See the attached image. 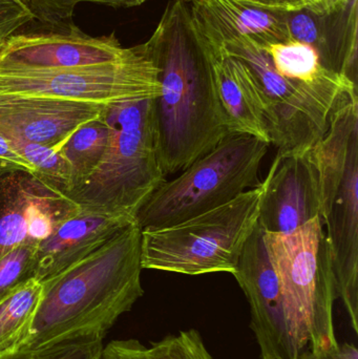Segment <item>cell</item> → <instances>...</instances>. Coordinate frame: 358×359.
<instances>
[{"label": "cell", "mask_w": 358, "mask_h": 359, "mask_svg": "<svg viewBox=\"0 0 358 359\" xmlns=\"http://www.w3.org/2000/svg\"><path fill=\"white\" fill-rule=\"evenodd\" d=\"M144 46L159 71L161 94L153 99V128L167 178L229 133L216 94L214 52L195 25L189 2H172Z\"/></svg>", "instance_id": "cell-1"}, {"label": "cell", "mask_w": 358, "mask_h": 359, "mask_svg": "<svg viewBox=\"0 0 358 359\" xmlns=\"http://www.w3.org/2000/svg\"><path fill=\"white\" fill-rule=\"evenodd\" d=\"M137 222L94 252L42 283L43 293L20 349L35 351L76 335L104 337L144 290Z\"/></svg>", "instance_id": "cell-2"}, {"label": "cell", "mask_w": 358, "mask_h": 359, "mask_svg": "<svg viewBox=\"0 0 358 359\" xmlns=\"http://www.w3.org/2000/svg\"><path fill=\"white\" fill-rule=\"evenodd\" d=\"M319 170L321 217L338 299L358 333V95L343 97L311 147Z\"/></svg>", "instance_id": "cell-3"}, {"label": "cell", "mask_w": 358, "mask_h": 359, "mask_svg": "<svg viewBox=\"0 0 358 359\" xmlns=\"http://www.w3.org/2000/svg\"><path fill=\"white\" fill-rule=\"evenodd\" d=\"M106 149L85 183L67 194L83 211L136 219L147 198L166 180L158 158L153 99L107 105Z\"/></svg>", "instance_id": "cell-4"}, {"label": "cell", "mask_w": 358, "mask_h": 359, "mask_svg": "<svg viewBox=\"0 0 358 359\" xmlns=\"http://www.w3.org/2000/svg\"><path fill=\"white\" fill-rule=\"evenodd\" d=\"M267 180L227 204L165 227L141 231L143 269L185 276L233 274L258 226Z\"/></svg>", "instance_id": "cell-5"}, {"label": "cell", "mask_w": 358, "mask_h": 359, "mask_svg": "<svg viewBox=\"0 0 358 359\" xmlns=\"http://www.w3.org/2000/svg\"><path fill=\"white\" fill-rule=\"evenodd\" d=\"M264 242L277 272L286 320L298 353L338 347L333 323L336 278L321 217L291 233L264 231Z\"/></svg>", "instance_id": "cell-6"}, {"label": "cell", "mask_w": 358, "mask_h": 359, "mask_svg": "<svg viewBox=\"0 0 358 359\" xmlns=\"http://www.w3.org/2000/svg\"><path fill=\"white\" fill-rule=\"evenodd\" d=\"M269 145L249 135H227L177 178L165 180L139 209L137 224L165 227L227 204L260 184Z\"/></svg>", "instance_id": "cell-7"}, {"label": "cell", "mask_w": 358, "mask_h": 359, "mask_svg": "<svg viewBox=\"0 0 358 359\" xmlns=\"http://www.w3.org/2000/svg\"><path fill=\"white\" fill-rule=\"evenodd\" d=\"M160 94L159 71L144 43L132 46L126 58L116 62L0 74V95L111 105Z\"/></svg>", "instance_id": "cell-8"}, {"label": "cell", "mask_w": 358, "mask_h": 359, "mask_svg": "<svg viewBox=\"0 0 358 359\" xmlns=\"http://www.w3.org/2000/svg\"><path fill=\"white\" fill-rule=\"evenodd\" d=\"M82 209L32 172L0 162V259L22 244H39Z\"/></svg>", "instance_id": "cell-9"}, {"label": "cell", "mask_w": 358, "mask_h": 359, "mask_svg": "<svg viewBox=\"0 0 358 359\" xmlns=\"http://www.w3.org/2000/svg\"><path fill=\"white\" fill-rule=\"evenodd\" d=\"M233 276L249 303L250 327L262 359H298L300 353L290 335L277 272L259 224L246 242Z\"/></svg>", "instance_id": "cell-10"}, {"label": "cell", "mask_w": 358, "mask_h": 359, "mask_svg": "<svg viewBox=\"0 0 358 359\" xmlns=\"http://www.w3.org/2000/svg\"><path fill=\"white\" fill-rule=\"evenodd\" d=\"M132 52L115 34L92 37L75 25L46 33L16 34L0 48V74L105 65Z\"/></svg>", "instance_id": "cell-11"}, {"label": "cell", "mask_w": 358, "mask_h": 359, "mask_svg": "<svg viewBox=\"0 0 358 359\" xmlns=\"http://www.w3.org/2000/svg\"><path fill=\"white\" fill-rule=\"evenodd\" d=\"M284 13L292 40L315 48L324 69L357 86L358 0H312Z\"/></svg>", "instance_id": "cell-12"}, {"label": "cell", "mask_w": 358, "mask_h": 359, "mask_svg": "<svg viewBox=\"0 0 358 359\" xmlns=\"http://www.w3.org/2000/svg\"><path fill=\"white\" fill-rule=\"evenodd\" d=\"M266 180L258 222L265 232L291 233L319 217V170L311 149L303 155L275 156Z\"/></svg>", "instance_id": "cell-13"}, {"label": "cell", "mask_w": 358, "mask_h": 359, "mask_svg": "<svg viewBox=\"0 0 358 359\" xmlns=\"http://www.w3.org/2000/svg\"><path fill=\"white\" fill-rule=\"evenodd\" d=\"M107 105L39 97L0 95V135L58 151L79 126L102 115Z\"/></svg>", "instance_id": "cell-14"}, {"label": "cell", "mask_w": 358, "mask_h": 359, "mask_svg": "<svg viewBox=\"0 0 358 359\" xmlns=\"http://www.w3.org/2000/svg\"><path fill=\"white\" fill-rule=\"evenodd\" d=\"M136 219L125 215L80 211L61 222L37 245L35 278L50 280L109 242Z\"/></svg>", "instance_id": "cell-15"}, {"label": "cell", "mask_w": 358, "mask_h": 359, "mask_svg": "<svg viewBox=\"0 0 358 359\" xmlns=\"http://www.w3.org/2000/svg\"><path fill=\"white\" fill-rule=\"evenodd\" d=\"M195 25L212 46L249 38L264 48L292 41L285 13L265 10L242 0H193Z\"/></svg>", "instance_id": "cell-16"}, {"label": "cell", "mask_w": 358, "mask_h": 359, "mask_svg": "<svg viewBox=\"0 0 358 359\" xmlns=\"http://www.w3.org/2000/svg\"><path fill=\"white\" fill-rule=\"evenodd\" d=\"M212 52L216 94L229 134L249 135L270 144L264 102L254 76L237 59Z\"/></svg>", "instance_id": "cell-17"}, {"label": "cell", "mask_w": 358, "mask_h": 359, "mask_svg": "<svg viewBox=\"0 0 358 359\" xmlns=\"http://www.w3.org/2000/svg\"><path fill=\"white\" fill-rule=\"evenodd\" d=\"M109 130L102 115L79 126L61 145L71 170V190L80 187L97 170L109 142Z\"/></svg>", "instance_id": "cell-18"}, {"label": "cell", "mask_w": 358, "mask_h": 359, "mask_svg": "<svg viewBox=\"0 0 358 359\" xmlns=\"http://www.w3.org/2000/svg\"><path fill=\"white\" fill-rule=\"evenodd\" d=\"M43 285L32 278L0 299V353L20 349L35 318Z\"/></svg>", "instance_id": "cell-19"}, {"label": "cell", "mask_w": 358, "mask_h": 359, "mask_svg": "<svg viewBox=\"0 0 358 359\" xmlns=\"http://www.w3.org/2000/svg\"><path fill=\"white\" fill-rule=\"evenodd\" d=\"M275 71L294 81H315L324 72L315 48L300 41L277 43L267 48Z\"/></svg>", "instance_id": "cell-20"}, {"label": "cell", "mask_w": 358, "mask_h": 359, "mask_svg": "<svg viewBox=\"0 0 358 359\" xmlns=\"http://www.w3.org/2000/svg\"><path fill=\"white\" fill-rule=\"evenodd\" d=\"M10 141L15 151L32 166L35 176L67 196L71 190V170L60 151L36 143Z\"/></svg>", "instance_id": "cell-21"}, {"label": "cell", "mask_w": 358, "mask_h": 359, "mask_svg": "<svg viewBox=\"0 0 358 359\" xmlns=\"http://www.w3.org/2000/svg\"><path fill=\"white\" fill-rule=\"evenodd\" d=\"M35 19L55 29H69L73 23L76 6L80 2H94L111 8H134L145 0H23Z\"/></svg>", "instance_id": "cell-22"}, {"label": "cell", "mask_w": 358, "mask_h": 359, "mask_svg": "<svg viewBox=\"0 0 358 359\" xmlns=\"http://www.w3.org/2000/svg\"><path fill=\"white\" fill-rule=\"evenodd\" d=\"M36 244H22L0 259V299L35 278Z\"/></svg>", "instance_id": "cell-23"}, {"label": "cell", "mask_w": 358, "mask_h": 359, "mask_svg": "<svg viewBox=\"0 0 358 359\" xmlns=\"http://www.w3.org/2000/svg\"><path fill=\"white\" fill-rule=\"evenodd\" d=\"M103 339L99 335H76L35 350L33 359H101Z\"/></svg>", "instance_id": "cell-24"}, {"label": "cell", "mask_w": 358, "mask_h": 359, "mask_svg": "<svg viewBox=\"0 0 358 359\" xmlns=\"http://www.w3.org/2000/svg\"><path fill=\"white\" fill-rule=\"evenodd\" d=\"M149 349L153 359H214L195 329L167 335L153 343Z\"/></svg>", "instance_id": "cell-25"}, {"label": "cell", "mask_w": 358, "mask_h": 359, "mask_svg": "<svg viewBox=\"0 0 358 359\" xmlns=\"http://www.w3.org/2000/svg\"><path fill=\"white\" fill-rule=\"evenodd\" d=\"M35 19L22 0H0V48Z\"/></svg>", "instance_id": "cell-26"}, {"label": "cell", "mask_w": 358, "mask_h": 359, "mask_svg": "<svg viewBox=\"0 0 358 359\" xmlns=\"http://www.w3.org/2000/svg\"><path fill=\"white\" fill-rule=\"evenodd\" d=\"M101 359H153L151 349L137 339L113 341L103 347Z\"/></svg>", "instance_id": "cell-27"}, {"label": "cell", "mask_w": 358, "mask_h": 359, "mask_svg": "<svg viewBox=\"0 0 358 359\" xmlns=\"http://www.w3.org/2000/svg\"><path fill=\"white\" fill-rule=\"evenodd\" d=\"M298 359H358V350L353 344H338V347L323 352L305 350Z\"/></svg>", "instance_id": "cell-28"}, {"label": "cell", "mask_w": 358, "mask_h": 359, "mask_svg": "<svg viewBox=\"0 0 358 359\" xmlns=\"http://www.w3.org/2000/svg\"><path fill=\"white\" fill-rule=\"evenodd\" d=\"M242 1L265 8V10L275 11V12H294V11L302 10L312 0H242Z\"/></svg>", "instance_id": "cell-29"}, {"label": "cell", "mask_w": 358, "mask_h": 359, "mask_svg": "<svg viewBox=\"0 0 358 359\" xmlns=\"http://www.w3.org/2000/svg\"><path fill=\"white\" fill-rule=\"evenodd\" d=\"M0 162L8 164V165L16 166V168L27 170L34 175L32 166L21 157L20 154L15 151L12 142L2 135H0Z\"/></svg>", "instance_id": "cell-30"}, {"label": "cell", "mask_w": 358, "mask_h": 359, "mask_svg": "<svg viewBox=\"0 0 358 359\" xmlns=\"http://www.w3.org/2000/svg\"><path fill=\"white\" fill-rule=\"evenodd\" d=\"M33 351L27 349L11 350L0 353V359H33Z\"/></svg>", "instance_id": "cell-31"}, {"label": "cell", "mask_w": 358, "mask_h": 359, "mask_svg": "<svg viewBox=\"0 0 358 359\" xmlns=\"http://www.w3.org/2000/svg\"><path fill=\"white\" fill-rule=\"evenodd\" d=\"M183 1L191 2L193 1V0H183Z\"/></svg>", "instance_id": "cell-32"}, {"label": "cell", "mask_w": 358, "mask_h": 359, "mask_svg": "<svg viewBox=\"0 0 358 359\" xmlns=\"http://www.w3.org/2000/svg\"><path fill=\"white\" fill-rule=\"evenodd\" d=\"M22 1H23V0H22Z\"/></svg>", "instance_id": "cell-33"}]
</instances>
